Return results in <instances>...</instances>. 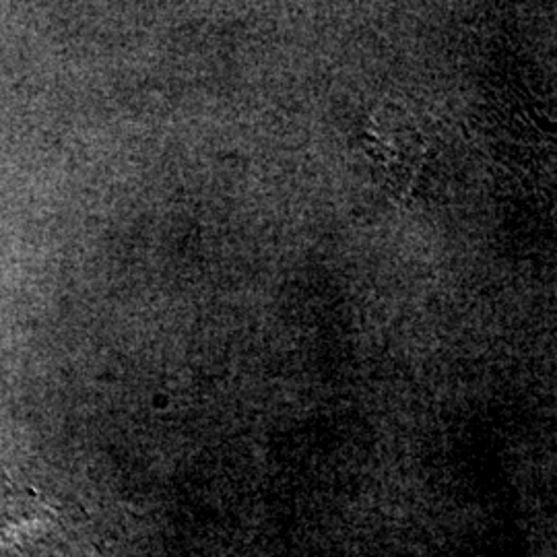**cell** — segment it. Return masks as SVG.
Here are the masks:
<instances>
[{
	"mask_svg": "<svg viewBox=\"0 0 557 557\" xmlns=\"http://www.w3.org/2000/svg\"><path fill=\"white\" fill-rule=\"evenodd\" d=\"M52 518L54 510L38 492L15 483L0 469V552L40 535Z\"/></svg>",
	"mask_w": 557,
	"mask_h": 557,
	"instance_id": "6da1fadb",
	"label": "cell"
}]
</instances>
